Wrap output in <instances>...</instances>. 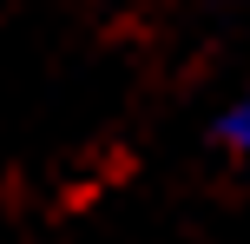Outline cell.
Here are the masks:
<instances>
[{
  "instance_id": "1",
  "label": "cell",
  "mask_w": 250,
  "mask_h": 244,
  "mask_svg": "<svg viewBox=\"0 0 250 244\" xmlns=\"http://www.w3.org/2000/svg\"><path fill=\"white\" fill-rule=\"evenodd\" d=\"M204 139H211L217 152L230 158V165H250V86H244V92H230V99L211 112Z\"/></svg>"
},
{
  "instance_id": "2",
  "label": "cell",
  "mask_w": 250,
  "mask_h": 244,
  "mask_svg": "<svg viewBox=\"0 0 250 244\" xmlns=\"http://www.w3.org/2000/svg\"><path fill=\"white\" fill-rule=\"evenodd\" d=\"M217 7H250V0H217Z\"/></svg>"
}]
</instances>
